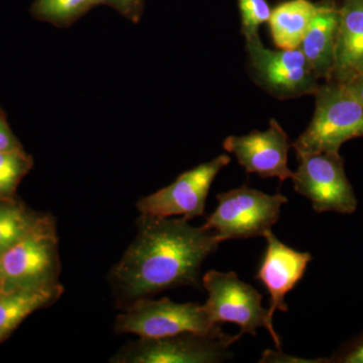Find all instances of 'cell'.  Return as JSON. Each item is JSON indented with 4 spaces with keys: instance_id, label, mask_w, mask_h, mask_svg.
Instances as JSON below:
<instances>
[{
    "instance_id": "1",
    "label": "cell",
    "mask_w": 363,
    "mask_h": 363,
    "mask_svg": "<svg viewBox=\"0 0 363 363\" xmlns=\"http://www.w3.org/2000/svg\"><path fill=\"white\" fill-rule=\"evenodd\" d=\"M221 240L204 226L172 217L140 214L135 240L111 272L121 303L179 286L198 288L200 269Z\"/></svg>"
},
{
    "instance_id": "2",
    "label": "cell",
    "mask_w": 363,
    "mask_h": 363,
    "mask_svg": "<svg viewBox=\"0 0 363 363\" xmlns=\"http://www.w3.org/2000/svg\"><path fill=\"white\" fill-rule=\"evenodd\" d=\"M307 130L293 143L296 152L339 154L344 143L363 136V106L344 83L319 86Z\"/></svg>"
},
{
    "instance_id": "6",
    "label": "cell",
    "mask_w": 363,
    "mask_h": 363,
    "mask_svg": "<svg viewBox=\"0 0 363 363\" xmlns=\"http://www.w3.org/2000/svg\"><path fill=\"white\" fill-rule=\"evenodd\" d=\"M216 199L218 206L203 226L213 231L221 242L264 238L276 225L281 207L288 203L286 196L269 195L247 185L220 193Z\"/></svg>"
},
{
    "instance_id": "5",
    "label": "cell",
    "mask_w": 363,
    "mask_h": 363,
    "mask_svg": "<svg viewBox=\"0 0 363 363\" xmlns=\"http://www.w3.org/2000/svg\"><path fill=\"white\" fill-rule=\"evenodd\" d=\"M201 285L208 294L205 309L214 324H238L240 336H255L257 329H267L277 350H281V338L274 330V320L269 317V310L262 307V295L259 291L241 281L234 272L215 269L203 276Z\"/></svg>"
},
{
    "instance_id": "24",
    "label": "cell",
    "mask_w": 363,
    "mask_h": 363,
    "mask_svg": "<svg viewBox=\"0 0 363 363\" xmlns=\"http://www.w3.org/2000/svg\"><path fill=\"white\" fill-rule=\"evenodd\" d=\"M18 149H21V143L9 128L6 116L0 111V150Z\"/></svg>"
},
{
    "instance_id": "9",
    "label": "cell",
    "mask_w": 363,
    "mask_h": 363,
    "mask_svg": "<svg viewBox=\"0 0 363 363\" xmlns=\"http://www.w3.org/2000/svg\"><path fill=\"white\" fill-rule=\"evenodd\" d=\"M229 162L230 157L221 155L184 172L171 185L138 200V212L149 216H182L187 221L203 216L212 183Z\"/></svg>"
},
{
    "instance_id": "4",
    "label": "cell",
    "mask_w": 363,
    "mask_h": 363,
    "mask_svg": "<svg viewBox=\"0 0 363 363\" xmlns=\"http://www.w3.org/2000/svg\"><path fill=\"white\" fill-rule=\"evenodd\" d=\"M60 274L56 224L28 234L0 255V292L56 288L62 285Z\"/></svg>"
},
{
    "instance_id": "11",
    "label": "cell",
    "mask_w": 363,
    "mask_h": 363,
    "mask_svg": "<svg viewBox=\"0 0 363 363\" xmlns=\"http://www.w3.org/2000/svg\"><path fill=\"white\" fill-rule=\"evenodd\" d=\"M291 147L292 143L276 119H272L269 130L228 136L223 143L224 150L234 155L248 174H257L262 178H278L281 182L294 176L288 167Z\"/></svg>"
},
{
    "instance_id": "23",
    "label": "cell",
    "mask_w": 363,
    "mask_h": 363,
    "mask_svg": "<svg viewBox=\"0 0 363 363\" xmlns=\"http://www.w3.org/2000/svg\"><path fill=\"white\" fill-rule=\"evenodd\" d=\"M260 363L269 362H284V363H326L329 359L325 358H318V359L308 360L304 358H298L286 355L281 350H266L262 353V357L259 360Z\"/></svg>"
},
{
    "instance_id": "12",
    "label": "cell",
    "mask_w": 363,
    "mask_h": 363,
    "mask_svg": "<svg viewBox=\"0 0 363 363\" xmlns=\"http://www.w3.org/2000/svg\"><path fill=\"white\" fill-rule=\"evenodd\" d=\"M267 241L266 252L262 257L255 279L262 281L269 294V317L274 320L277 310L288 312L285 302L291 292L302 279L308 264L312 262L309 252H298L279 240L272 230L264 236Z\"/></svg>"
},
{
    "instance_id": "21",
    "label": "cell",
    "mask_w": 363,
    "mask_h": 363,
    "mask_svg": "<svg viewBox=\"0 0 363 363\" xmlns=\"http://www.w3.org/2000/svg\"><path fill=\"white\" fill-rule=\"evenodd\" d=\"M97 6L111 7L126 20L138 23L143 16V0H96Z\"/></svg>"
},
{
    "instance_id": "3",
    "label": "cell",
    "mask_w": 363,
    "mask_h": 363,
    "mask_svg": "<svg viewBox=\"0 0 363 363\" xmlns=\"http://www.w3.org/2000/svg\"><path fill=\"white\" fill-rule=\"evenodd\" d=\"M114 331L140 338H162L182 333H216L221 328L211 321L204 305L142 298L126 306L116 317Z\"/></svg>"
},
{
    "instance_id": "16",
    "label": "cell",
    "mask_w": 363,
    "mask_h": 363,
    "mask_svg": "<svg viewBox=\"0 0 363 363\" xmlns=\"http://www.w3.org/2000/svg\"><path fill=\"white\" fill-rule=\"evenodd\" d=\"M63 286L56 288L0 292V342L32 313L56 303L63 295Z\"/></svg>"
},
{
    "instance_id": "8",
    "label": "cell",
    "mask_w": 363,
    "mask_h": 363,
    "mask_svg": "<svg viewBox=\"0 0 363 363\" xmlns=\"http://www.w3.org/2000/svg\"><path fill=\"white\" fill-rule=\"evenodd\" d=\"M298 168L294 172V189L312 203L317 213L352 214L357 199L346 177L342 157L331 152H297Z\"/></svg>"
},
{
    "instance_id": "22",
    "label": "cell",
    "mask_w": 363,
    "mask_h": 363,
    "mask_svg": "<svg viewBox=\"0 0 363 363\" xmlns=\"http://www.w3.org/2000/svg\"><path fill=\"white\" fill-rule=\"evenodd\" d=\"M329 362L363 363V334L345 344L329 359Z\"/></svg>"
},
{
    "instance_id": "18",
    "label": "cell",
    "mask_w": 363,
    "mask_h": 363,
    "mask_svg": "<svg viewBox=\"0 0 363 363\" xmlns=\"http://www.w3.org/2000/svg\"><path fill=\"white\" fill-rule=\"evenodd\" d=\"M97 6L96 0H35L30 13L40 21L66 28Z\"/></svg>"
},
{
    "instance_id": "19",
    "label": "cell",
    "mask_w": 363,
    "mask_h": 363,
    "mask_svg": "<svg viewBox=\"0 0 363 363\" xmlns=\"http://www.w3.org/2000/svg\"><path fill=\"white\" fill-rule=\"evenodd\" d=\"M32 167V159L23 149L0 150V199L13 196Z\"/></svg>"
},
{
    "instance_id": "17",
    "label": "cell",
    "mask_w": 363,
    "mask_h": 363,
    "mask_svg": "<svg viewBox=\"0 0 363 363\" xmlns=\"http://www.w3.org/2000/svg\"><path fill=\"white\" fill-rule=\"evenodd\" d=\"M56 224L50 214L35 213L11 198L0 199V255L28 234Z\"/></svg>"
},
{
    "instance_id": "14",
    "label": "cell",
    "mask_w": 363,
    "mask_h": 363,
    "mask_svg": "<svg viewBox=\"0 0 363 363\" xmlns=\"http://www.w3.org/2000/svg\"><path fill=\"white\" fill-rule=\"evenodd\" d=\"M338 26L339 9L320 6L298 47L317 78L332 77Z\"/></svg>"
},
{
    "instance_id": "25",
    "label": "cell",
    "mask_w": 363,
    "mask_h": 363,
    "mask_svg": "<svg viewBox=\"0 0 363 363\" xmlns=\"http://www.w3.org/2000/svg\"><path fill=\"white\" fill-rule=\"evenodd\" d=\"M345 85L350 88L351 92L355 95L358 101H359L363 106V76L353 79V80L350 81V82L345 83Z\"/></svg>"
},
{
    "instance_id": "20",
    "label": "cell",
    "mask_w": 363,
    "mask_h": 363,
    "mask_svg": "<svg viewBox=\"0 0 363 363\" xmlns=\"http://www.w3.org/2000/svg\"><path fill=\"white\" fill-rule=\"evenodd\" d=\"M238 6L245 37L259 35V26L271 18L272 9L266 0H238Z\"/></svg>"
},
{
    "instance_id": "7",
    "label": "cell",
    "mask_w": 363,
    "mask_h": 363,
    "mask_svg": "<svg viewBox=\"0 0 363 363\" xmlns=\"http://www.w3.org/2000/svg\"><path fill=\"white\" fill-rule=\"evenodd\" d=\"M241 336L223 331L182 333L162 338H140L111 358L112 363H220L233 357L229 348Z\"/></svg>"
},
{
    "instance_id": "13",
    "label": "cell",
    "mask_w": 363,
    "mask_h": 363,
    "mask_svg": "<svg viewBox=\"0 0 363 363\" xmlns=\"http://www.w3.org/2000/svg\"><path fill=\"white\" fill-rule=\"evenodd\" d=\"M363 76V0H343L332 77L348 83Z\"/></svg>"
},
{
    "instance_id": "15",
    "label": "cell",
    "mask_w": 363,
    "mask_h": 363,
    "mask_svg": "<svg viewBox=\"0 0 363 363\" xmlns=\"http://www.w3.org/2000/svg\"><path fill=\"white\" fill-rule=\"evenodd\" d=\"M319 9L309 0H290L272 9L269 23L277 47L298 49Z\"/></svg>"
},
{
    "instance_id": "10",
    "label": "cell",
    "mask_w": 363,
    "mask_h": 363,
    "mask_svg": "<svg viewBox=\"0 0 363 363\" xmlns=\"http://www.w3.org/2000/svg\"><path fill=\"white\" fill-rule=\"evenodd\" d=\"M250 65L260 85L279 98L315 94L317 76L300 49L272 51L259 35L245 38Z\"/></svg>"
}]
</instances>
